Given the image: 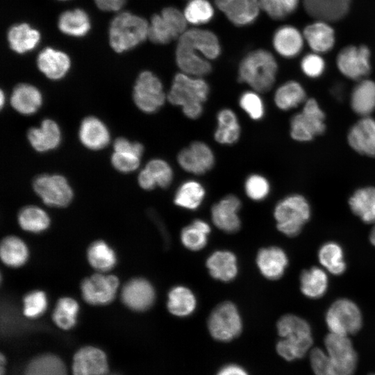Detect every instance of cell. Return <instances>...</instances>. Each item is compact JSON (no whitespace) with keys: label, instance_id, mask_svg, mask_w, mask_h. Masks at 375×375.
Masks as SVG:
<instances>
[{"label":"cell","instance_id":"38","mask_svg":"<svg viewBox=\"0 0 375 375\" xmlns=\"http://www.w3.org/2000/svg\"><path fill=\"white\" fill-rule=\"evenodd\" d=\"M23 375H67L60 357L51 353L38 356L27 365Z\"/></svg>","mask_w":375,"mask_h":375},{"label":"cell","instance_id":"4","mask_svg":"<svg viewBox=\"0 0 375 375\" xmlns=\"http://www.w3.org/2000/svg\"><path fill=\"white\" fill-rule=\"evenodd\" d=\"M278 65L274 56L265 49L249 52L239 65L238 79L254 91L265 92L274 85Z\"/></svg>","mask_w":375,"mask_h":375},{"label":"cell","instance_id":"24","mask_svg":"<svg viewBox=\"0 0 375 375\" xmlns=\"http://www.w3.org/2000/svg\"><path fill=\"white\" fill-rule=\"evenodd\" d=\"M172 180L173 170L171 166L160 158L149 160L138 178L140 186L146 190H153L156 186L167 188Z\"/></svg>","mask_w":375,"mask_h":375},{"label":"cell","instance_id":"19","mask_svg":"<svg viewBox=\"0 0 375 375\" xmlns=\"http://www.w3.org/2000/svg\"><path fill=\"white\" fill-rule=\"evenodd\" d=\"M240 207L241 201L236 196L230 194L224 197L212 207L213 224L226 233L237 232L241 224L238 215Z\"/></svg>","mask_w":375,"mask_h":375},{"label":"cell","instance_id":"1","mask_svg":"<svg viewBox=\"0 0 375 375\" xmlns=\"http://www.w3.org/2000/svg\"><path fill=\"white\" fill-rule=\"evenodd\" d=\"M326 351L314 348L310 353L312 369L315 375H353L357 354L349 336L329 333L324 338Z\"/></svg>","mask_w":375,"mask_h":375},{"label":"cell","instance_id":"26","mask_svg":"<svg viewBox=\"0 0 375 375\" xmlns=\"http://www.w3.org/2000/svg\"><path fill=\"white\" fill-rule=\"evenodd\" d=\"M78 138L82 144L90 150H100L109 143L110 135L106 125L99 118L87 117L81 122Z\"/></svg>","mask_w":375,"mask_h":375},{"label":"cell","instance_id":"7","mask_svg":"<svg viewBox=\"0 0 375 375\" xmlns=\"http://www.w3.org/2000/svg\"><path fill=\"white\" fill-rule=\"evenodd\" d=\"M210 336L219 342H229L242 333L243 324L237 307L230 301L217 305L207 322Z\"/></svg>","mask_w":375,"mask_h":375},{"label":"cell","instance_id":"41","mask_svg":"<svg viewBox=\"0 0 375 375\" xmlns=\"http://www.w3.org/2000/svg\"><path fill=\"white\" fill-rule=\"evenodd\" d=\"M300 282L302 293L311 299L322 297L328 288L327 275L317 267L303 270L301 274Z\"/></svg>","mask_w":375,"mask_h":375},{"label":"cell","instance_id":"11","mask_svg":"<svg viewBox=\"0 0 375 375\" xmlns=\"http://www.w3.org/2000/svg\"><path fill=\"white\" fill-rule=\"evenodd\" d=\"M325 115L314 99H308L301 112L293 116L290 122L292 138L299 142H307L325 131Z\"/></svg>","mask_w":375,"mask_h":375},{"label":"cell","instance_id":"5","mask_svg":"<svg viewBox=\"0 0 375 375\" xmlns=\"http://www.w3.org/2000/svg\"><path fill=\"white\" fill-rule=\"evenodd\" d=\"M148 22L130 12H121L110 22L108 37L111 48L117 53L131 50L148 38Z\"/></svg>","mask_w":375,"mask_h":375},{"label":"cell","instance_id":"2","mask_svg":"<svg viewBox=\"0 0 375 375\" xmlns=\"http://www.w3.org/2000/svg\"><path fill=\"white\" fill-rule=\"evenodd\" d=\"M281 339L276 344L278 355L287 361L303 358L312 344L311 329L303 319L292 314L282 316L276 323Z\"/></svg>","mask_w":375,"mask_h":375},{"label":"cell","instance_id":"60","mask_svg":"<svg viewBox=\"0 0 375 375\" xmlns=\"http://www.w3.org/2000/svg\"><path fill=\"white\" fill-rule=\"evenodd\" d=\"M111 375H118V374H111Z\"/></svg>","mask_w":375,"mask_h":375},{"label":"cell","instance_id":"47","mask_svg":"<svg viewBox=\"0 0 375 375\" xmlns=\"http://www.w3.org/2000/svg\"><path fill=\"white\" fill-rule=\"evenodd\" d=\"M210 232V226L201 219H195L184 227L181 233L183 244L192 251L202 249L207 243V235Z\"/></svg>","mask_w":375,"mask_h":375},{"label":"cell","instance_id":"40","mask_svg":"<svg viewBox=\"0 0 375 375\" xmlns=\"http://www.w3.org/2000/svg\"><path fill=\"white\" fill-rule=\"evenodd\" d=\"M351 104L357 114L367 117L375 109V83L362 80L353 89Z\"/></svg>","mask_w":375,"mask_h":375},{"label":"cell","instance_id":"51","mask_svg":"<svg viewBox=\"0 0 375 375\" xmlns=\"http://www.w3.org/2000/svg\"><path fill=\"white\" fill-rule=\"evenodd\" d=\"M260 8L270 17L283 19L292 13L298 6L299 0H258Z\"/></svg>","mask_w":375,"mask_h":375},{"label":"cell","instance_id":"58","mask_svg":"<svg viewBox=\"0 0 375 375\" xmlns=\"http://www.w3.org/2000/svg\"><path fill=\"white\" fill-rule=\"evenodd\" d=\"M369 240L372 244L375 246V226L372 230L370 235H369Z\"/></svg>","mask_w":375,"mask_h":375},{"label":"cell","instance_id":"10","mask_svg":"<svg viewBox=\"0 0 375 375\" xmlns=\"http://www.w3.org/2000/svg\"><path fill=\"white\" fill-rule=\"evenodd\" d=\"M133 97L136 106L149 114L158 111L166 99L162 82L150 71H143L138 76Z\"/></svg>","mask_w":375,"mask_h":375},{"label":"cell","instance_id":"61","mask_svg":"<svg viewBox=\"0 0 375 375\" xmlns=\"http://www.w3.org/2000/svg\"><path fill=\"white\" fill-rule=\"evenodd\" d=\"M61 1H65V0H61Z\"/></svg>","mask_w":375,"mask_h":375},{"label":"cell","instance_id":"27","mask_svg":"<svg viewBox=\"0 0 375 375\" xmlns=\"http://www.w3.org/2000/svg\"><path fill=\"white\" fill-rule=\"evenodd\" d=\"M350 146L358 153L375 156V120L365 117L350 130L348 135Z\"/></svg>","mask_w":375,"mask_h":375},{"label":"cell","instance_id":"29","mask_svg":"<svg viewBox=\"0 0 375 375\" xmlns=\"http://www.w3.org/2000/svg\"><path fill=\"white\" fill-rule=\"evenodd\" d=\"M256 263L266 278L277 280L283 275L288 260L283 249L278 247H269L259 250Z\"/></svg>","mask_w":375,"mask_h":375},{"label":"cell","instance_id":"17","mask_svg":"<svg viewBox=\"0 0 375 375\" xmlns=\"http://www.w3.org/2000/svg\"><path fill=\"white\" fill-rule=\"evenodd\" d=\"M113 148L111 163L117 171L129 173L138 168L144 152V147L141 143L130 142L122 137L115 140Z\"/></svg>","mask_w":375,"mask_h":375},{"label":"cell","instance_id":"44","mask_svg":"<svg viewBox=\"0 0 375 375\" xmlns=\"http://www.w3.org/2000/svg\"><path fill=\"white\" fill-rule=\"evenodd\" d=\"M205 197L203 187L197 181L190 180L183 183L177 189L174 201L181 208L190 210L197 208Z\"/></svg>","mask_w":375,"mask_h":375},{"label":"cell","instance_id":"57","mask_svg":"<svg viewBox=\"0 0 375 375\" xmlns=\"http://www.w3.org/2000/svg\"><path fill=\"white\" fill-rule=\"evenodd\" d=\"M97 6L103 11H119L126 3V0H94Z\"/></svg>","mask_w":375,"mask_h":375},{"label":"cell","instance_id":"18","mask_svg":"<svg viewBox=\"0 0 375 375\" xmlns=\"http://www.w3.org/2000/svg\"><path fill=\"white\" fill-rule=\"evenodd\" d=\"M155 290L151 284L144 278H137L129 281L122 291V301L130 309L144 311L155 301Z\"/></svg>","mask_w":375,"mask_h":375},{"label":"cell","instance_id":"39","mask_svg":"<svg viewBox=\"0 0 375 375\" xmlns=\"http://www.w3.org/2000/svg\"><path fill=\"white\" fill-rule=\"evenodd\" d=\"M196 299L192 291L184 286L173 288L168 294L167 308L176 317L190 315L196 308Z\"/></svg>","mask_w":375,"mask_h":375},{"label":"cell","instance_id":"8","mask_svg":"<svg viewBox=\"0 0 375 375\" xmlns=\"http://www.w3.org/2000/svg\"><path fill=\"white\" fill-rule=\"evenodd\" d=\"M187 23L183 12L175 7H166L152 16L148 38L155 44H167L186 31Z\"/></svg>","mask_w":375,"mask_h":375},{"label":"cell","instance_id":"37","mask_svg":"<svg viewBox=\"0 0 375 375\" xmlns=\"http://www.w3.org/2000/svg\"><path fill=\"white\" fill-rule=\"evenodd\" d=\"M217 128L215 140L222 144L236 142L240 135V126L235 113L228 108L221 110L217 114Z\"/></svg>","mask_w":375,"mask_h":375},{"label":"cell","instance_id":"30","mask_svg":"<svg viewBox=\"0 0 375 375\" xmlns=\"http://www.w3.org/2000/svg\"><path fill=\"white\" fill-rule=\"evenodd\" d=\"M10 103L12 107L20 114L31 115L36 112L41 107L42 95L34 85L19 83L12 90Z\"/></svg>","mask_w":375,"mask_h":375},{"label":"cell","instance_id":"6","mask_svg":"<svg viewBox=\"0 0 375 375\" xmlns=\"http://www.w3.org/2000/svg\"><path fill=\"white\" fill-rule=\"evenodd\" d=\"M274 215L278 230L288 237H295L308 221L310 209L303 196L292 194L277 203Z\"/></svg>","mask_w":375,"mask_h":375},{"label":"cell","instance_id":"59","mask_svg":"<svg viewBox=\"0 0 375 375\" xmlns=\"http://www.w3.org/2000/svg\"><path fill=\"white\" fill-rule=\"evenodd\" d=\"M1 107L2 108L3 106V103H4V99H5V97H4V94L3 92V91L1 90Z\"/></svg>","mask_w":375,"mask_h":375},{"label":"cell","instance_id":"12","mask_svg":"<svg viewBox=\"0 0 375 375\" xmlns=\"http://www.w3.org/2000/svg\"><path fill=\"white\" fill-rule=\"evenodd\" d=\"M35 192L49 206L65 207L73 198L72 189L67 180L60 174H41L33 182Z\"/></svg>","mask_w":375,"mask_h":375},{"label":"cell","instance_id":"52","mask_svg":"<svg viewBox=\"0 0 375 375\" xmlns=\"http://www.w3.org/2000/svg\"><path fill=\"white\" fill-rule=\"evenodd\" d=\"M23 312L28 318H36L41 316L47 308L46 294L41 290H34L28 293L23 300Z\"/></svg>","mask_w":375,"mask_h":375},{"label":"cell","instance_id":"48","mask_svg":"<svg viewBox=\"0 0 375 375\" xmlns=\"http://www.w3.org/2000/svg\"><path fill=\"white\" fill-rule=\"evenodd\" d=\"M318 258L321 265L334 275H340L346 269L342 249L335 242L323 244L319 251Z\"/></svg>","mask_w":375,"mask_h":375},{"label":"cell","instance_id":"22","mask_svg":"<svg viewBox=\"0 0 375 375\" xmlns=\"http://www.w3.org/2000/svg\"><path fill=\"white\" fill-rule=\"evenodd\" d=\"M32 147L40 153L56 149L60 144L62 134L58 124L53 120H43L40 127H32L27 133Z\"/></svg>","mask_w":375,"mask_h":375},{"label":"cell","instance_id":"56","mask_svg":"<svg viewBox=\"0 0 375 375\" xmlns=\"http://www.w3.org/2000/svg\"><path fill=\"white\" fill-rule=\"evenodd\" d=\"M215 375H251L242 365L236 362H228L221 366Z\"/></svg>","mask_w":375,"mask_h":375},{"label":"cell","instance_id":"3","mask_svg":"<svg viewBox=\"0 0 375 375\" xmlns=\"http://www.w3.org/2000/svg\"><path fill=\"white\" fill-rule=\"evenodd\" d=\"M209 85L201 77L177 73L167 94L168 101L181 107L184 115L195 119L203 112V104L209 94Z\"/></svg>","mask_w":375,"mask_h":375},{"label":"cell","instance_id":"62","mask_svg":"<svg viewBox=\"0 0 375 375\" xmlns=\"http://www.w3.org/2000/svg\"><path fill=\"white\" fill-rule=\"evenodd\" d=\"M372 375H375V374H372Z\"/></svg>","mask_w":375,"mask_h":375},{"label":"cell","instance_id":"31","mask_svg":"<svg viewBox=\"0 0 375 375\" xmlns=\"http://www.w3.org/2000/svg\"><path fill=\"white\" fill-rule=\"evenodd\" d=\"M7 39L10 49L23 54L34 49L40 40V33L28 24L21 23L10 28Z\"/></svg>","mask_w":375,"mask_h":375},{"label":"cell","instance_id":"43","mask_svg":"<svg viewBox=\"0 0 375 375\" xmlns=\"http://www.w3.org/2000/svg\"><path fill=\"white\" fill-rule=\"evenodd\" d=\"M87 256L90 265L100 272L112 269L117 262L113 249L101 240L96 241L90 245Z\"/></svg>","mask_w":375,"mask_h":375},{"label":"cell","instance_id":"42","mask_svg":"<svg viewBox=\"0 0 375 375\" xmlns=\"http://www.w3.org/2000/svg\"><path fill=\"white\" fill-rule=\"evenodd\" d=\"M0 256L4 264L9 267H18L23 265L28 257L26 244L16 236L5 238L0 247Z\"/></svg>","mask_w":375,"mask_h":375},{"label":"cell","instance_id":"13","mask_svg":"<svg viewBox=\"0 0 375 375\" xmlns=\"http://www.w3.org/2000/svg\"><path fill=\"white\" fill-rule=\"evenodd\" d=\"M119 283L118 278L114 275L95 274L82 281V297L91 305L108 304L115 299Z\"/></svg>","mask_w":375,"mask_h":375},{"label":"cell","instance_id":"46","mask_svg":"<svg viewBox=\"0 0 375 375\" xmlns=\"http://www.w3.org/2000/svg\"><path fill=\"white\" fill-rule=\"evenodd\" d=\"M18 222L21 228L31 233L45 231L50 224L47 213L35 206L23 208L18 214Z\"/></svg>","mask_w":375,"mask_h":375},{"label":"cell","instance_id":"14","mask_svg":"<svg viewBox=\"0 0 375 375\" xmlns=\"http://www.w3.org/2000/svg\"><path fill=\"white\" fill-rule=\"evenodd\" d=\"M369 57L370 52L366 46H348L338 55V67L347 77L358 80L369 73Z\"/></svg>","mask_w":375,"mask_h":375},{"label":"cell","instance_id":"21","mask_svg":"<svg viewBox=\"0 0 375 375\" xmlns=\"http://www.w3.org/2000/svg\"><path fill=\"white\" fill-rule=\"evenodd\" d=\"M178 41L192 47L208 60L217 58L221 53L217 35L208 30L197 28L186 30Z\"/></svg>","mask_w":375,"mask_h":375},{"label":"cell","instance_id":"36","mask_svg":"<svg viewBox=\"0 0 375 375\" xmlns=\"http://www.w3.org/2000/svg\"><path fill=\"white\" fill-rule=\"evenodd\" d=\"M349 206L353 212L367 224L375 222V188L356 190L350 197Z\"/></svg>","mask_w":375,"mask_h":375},{"label":"cell","instance_id":"15","mask_svg":"<svg viewBox=\"0 0 375 375\" xmlns=\"http://www.w3.org/2000/svg\"><path fill=\"white\" fill-rule=\"evenodd\" d=\"M177 160L181 167L185 171L201 175L213 167L215 156L207 144L196 141L178 153Z\"/></svg>","mask_w":375,"mask_h":375},{"label":"cell","instance_id":"35","mask_svg":"<svg viewBox=\"0 0 375 375\" xmlns=\"http://www.w3.org/2000/svg\"><path fill=\"white\" fill-rule=\"evenodd\" d=\"M59 30L72 37H83L90 31L91 24L87 12L80 8L66 10L58 18Z\"/></svg>","mask_w":375,"mask_h":375},{"label":"cell","instance_id":"53","mask_svg":"<svg viewBox=\"0 0 375 375\" xmlns=\"http://www.w3.org/2000/svg\"><path fill=\"white\" fill-rule=\"evenodd\" d=\"M240 107L254 120L260 119L265 113V107L261 97L256 91H247L240 97Z\"/></svg>","mask_w":375,"mask_h":375},{"label":"cell","instance_id":"9","mask_svg":"<svg viewBox=\"0 0 375 375\" xmlns=\"http://www.w3.org/2000/svg\"><path fill=\"white\" fill-rule=\"evenodd\" d=\"M362 315L358 306L347 299L335 301L326 315L329 333L349 336L359 331L362 326Z\"/></svg>","mask_w":375,"mask_h":375},{"label":"cell","instance_id":"23","mask_svg":"<svg viewBox=\"0 0 375 375\" xmlns=\"http://www.w3.org/2000/svg\"><path fill=\"white\" fill-rule=\"evenodd\" d=\"M37 66L46 77L57 81L66 76L71 67V60L66 53L47 47L38 54Z\"/></svg>","mask_w":375,"mask_h":375},{"label":"cell","instance_id":"25","mask_svg":"<svg viewBox=\"0 0 375 375\" xmlns=\"http://www.w3.org/2000/svg\"><path fill=\"white\" fill-rule=\"evenodd\" d=\"M175 57L181 72L188 75L202 77L211 71L212 67L208 59L200 55L194 49L178 41Z\"/></svg>","mask_w":375,"mask_h":375},{"label":"cell","instance_id":"28","mask_svg":"<svg viewBox=\"0 0 375 375\" xmlns=\"http://www.w3.org/2000/svg\"><path fill=\"white\" fill-rule=\"evenodd\" d=\"M351 0H303L307 13L323 22L337 21L347 13Z\"/></svg>","mask_w":375,"mask_h":375},{"label":"cell","instance_id":"50","mask_svg":"<svg viewBox=\"0 0 375 375\" xmlns=\"http://www.w3.org/2000/svg\"><path fill=\"white\" fill-rule=\"evenodd\" d=\"M214 12L212 6L207 0H190L183 11L187 22L197 26L209 22Z\"/></svg>","mask_w":375,"mask_h":375},{"label":"cell","instance_id":"34","mask_svg":"<svg viewBox=\"0 0 375 375\" xmlns=\"http://www.w3.org/2000/svg\"><path fill=\"white\" fill-rule=\"evenodd\" d=\"M303 38L316 53L329 51L335 42L333 28L323 21H318L307 26L303 31Z\"/></svg>","mask_w":375,"mask_h":375},{"label":"cell","instance_id":"49","mask_svg":"<svg viewBox=\"0 0 375 375\" xmlns=\"http://www.w3.org/2000/svg\"><path fill=\"white\" fill-rule=\"evenodd\" d=\"M79 310L78 303L70 297L60 299L53 312V320L56 325L63 329L72 328L76 324Z\"/></svg>","mask_w":375,"mask_h":375},{"label":"cell","instance_id":"16","mask_svg":"<svg viewBox=\"0 0 375 375\" xmlns=\"http://www.w3.org/2000/svg\"><path fill=\"white\" fill-rule=\"evenodd\" d=\"M72 372L73 375H106L108 372L106 354L92 346L81 348L74 356Z\"/></svg>","mask_w":375,"mask_h":375},{"label":"cell","instance_id":"54","mask_svg":"<svg viewBox=\"0 0 375 375\" xmlns=\"http://www.w3.org/2000/svg\"><path fill=\"white\" fill-rule=\"evenodd\" d=\"M247 195L252 200L261 201L267 197L269 192L268 181L259 174L249 176L244 184Z\"/></svg>","mask_w":375,"mask_h":375},{"label":"cell","instance_id":"55","mask_svg":"<svg viewBox=\"0 0 375 375\" xmlns=\"http://www.w3.org/2000/svg\"><path fill=\"white\" fill-rule=\"evenodd\" d=\"M301 67L306 75L316 78L322 74L325 65L323 58L318 54L309 53L303 58Z\"/></svg>","mask_w":375,"mask_h":375},{"label":"cell","instance_id":"20","mask_svg":"<svg viewBox=\"0 0 375 375\" xmlns=\"http://www.w3.org/2000/svg\"><path fill=\"white\" fill-rule=\"evenodd\" d=\"M215 3L236 26H247L258 17L260 6L258 0H215Z\"/></svg>","mask_w":375,"mask_h":375},{"label":"cell","instance_id":"33","mask_svg":"<svg viewBox=\"0 0 375 375\" xmlns=\"http://www.w3.org/2000/svg\"><path fill=\"white\" fill-rule=\"evenodd\" d=\"M303 38L300 32L291 26H283L276 30L273 36V45L281 56L292 58L302 49Z\"/></svg>","mask_w":375,"mask_h":375},{"label":"cell","instance_id":"32","mask_svg":"<svg viewBox=\"0 0 375 375\" xmlns=\"http://www.w3.org/2000/svg\"><path fill=\"white\" fill-rule=\"evenodd\" d=\"M210 274L215 279L228 282L238 274L237 259L235 254L228 251H217L206 260Z\"/></svg>","mask_w":375,"mask_h":375},{"label":"cell","instance_id":"45","mask_svg":"<svg viewBox=\"0 0 375 375\" xmlns=\"http://www.w3.org/2000/svg\"><path fill=\"white\" fill-rule=\"evenodd\" d=\"M306 98L303 87L297 82L291 81L281 85L274 94L276 106L283 110L297 107Z\"/></svg>","mask_w":375,"mask_h":375}]
</instances>
